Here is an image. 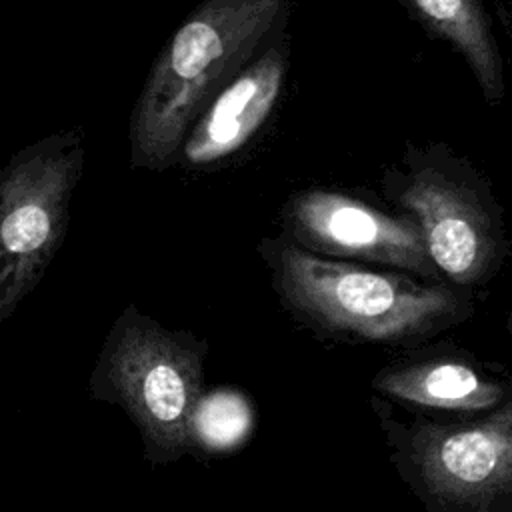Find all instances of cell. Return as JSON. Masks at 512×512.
Instances as JSON below:
<instances>
[{"label":"cell","mask_w":512,"mask_h":512,"mask_svg":"<svg viewBox=\"0 0 512 512\" xmlns=\"http://www.w3.org/2000/svg\"><path fill=\"white\" fill-rule=\"evenodd\" d=\"M290 228L314 254L352 256L438 278L412 218L384 214L344 194L310 190L288 206Z\"/></svg>","instance_id":"7"},{"label":"cell","mask_w":512,"mask_h":512,"mask_svg":"<svg viewBox=\"0 0 512 512\" xmlns=\"http://www.w3.org/2000/svg\"><path fill=\"white\" fill-rule=\"evenodd\" d=\"M84 162L86 130L76 124L26 144L0 168V326L60 250Z\"/></svg>","instance_id":"4"},{"label":"cell","mask_w":512,"mask_h":512,"mask_svg":"<svg viewBox=\"0 0 512 512\" xmlns=\"http://www.w3.org/2000/svg\"><path fill=\"white\" fill-rule=\"evenodd\" d=\"M400 204L412 214L434 268L452 284H480L498 266V222L468 186L426 168L406 182Z\"/></svg>","instance_id":"6"},{"label":"cell","mask_w":512,"mask_h":512,"mask_svg":"<svg viewBox=\"0 0 512 512\" xmlns=\"http://www.w3.org/2000/svg\"><path fill=\"white\" fill-rule=\"evenodd\" d=\"M390 442L434 512H512V400L472 422L394 428Z\"/></svg>","instance_id":"5"},{"label":"cell","mask_w":512,"mask_h":512,"mask_svg":"<svg viewBox=\"0 0 512 512\" xmlns=\"http://www.w3.org/2000/svg\"><path fill=\"white\" fill-rule=\"evenodd\" d=\"M234 400L236 398L232 394H202L192 420L194 446L204 444L210 448H222L242 432L240 428L230 426V422L246 426V410L242 404L234 406Z\"/></svg>","instance_id":"11"},{"label":"cell","mask_w":512,"mask_h":512,"mask_svg":"<svg viewBox=\"0 0 512 512\" xmlns=\"http://www.w3.org/2000/svg\"><path fill=\"white\" fill-rule=\"evenodd\" d=\"M282 0H204L154 58L128 118V166L166 170L206 104L246 66Z\"/></svg>","instance_id":"1"},{"label":"cell","mask_w":512,"mask_h":512,"mask_svg":"<svg viewBox=\"0 0 512 512\" xmlns=\"http://www.w3.org/2000/svg\"><path fill=\"white\" fill-rule=\"evenodd\" d=\"M284 78V60L270 50L236 74L188 128L176 162L206 168L238 152L268 118Z\"/></svg>","instance_id":"8"},{"label":"cell","mask_w":512,"mask_h":512,"mask_svg":"<svg viewBox=\"0 0 512 512\" xmlns=\"http://www.w3.org/2000/svg\"><path fill=\"white\" fill-rule=\"evenodd\" d=\"M410 4L468 58L484 92L498 98L502 92L500 62L478 0H410Z\"/></svg>","instance_id":"10"},{"label":"cell","mask_w":512,"mask_h":512,"mask_svg":"<svg viewBox=\"0 0 512 512\" xmlns=\"http://www.w3.org/2000/svg\"><path fill=\"white\" fill-rule=\"evenodd\" d=\"M268 262L282 300L334 334L398 344L430 336L472 314L468 298L448 286L330 260L286 240L270 246Z\"/></svg>","instance_id":"2"},{"label":"cell","mask_w":512,"mask_h":512,"mask_svg":"<svg viewBox=\"0 0 512 512\" xmlns=\"http://www.w3.org/2000/svg\"><path fill=\"white\" fill-rule=\"evenodd\" d=\"M378 392L436 410H486L506 398V388L462 360H420L376 374Z\"/></svg>","instance_id":"9"},{"label":"cell","mask_w":512,"mask_h":512,"mask_svg":"<svg viewBox=\"0 0 512 512\" xmlns=\"http://www.w3.org/2000/svg\"><path fill=\"white\" fill-rule=\"evenodd\" d=\"M508 328H510V332H512V314H510V318H508Z\"/></svg>","instance_id":"12"},{"label":"cell","mask_w":512,"mask_h":512,"mask_svg":"<svg viewBox=\"0 0 512 512\" xmlns=\"http://www.w3.org/2000/svg\"><path fill=\"white\" fill-rule=\"evenodd\" d=\"M208 344L128 304L110 326L88 378L92 400L120 406L136 424L144 460L160 466L192 452Z\"/></svg>","instance_id":"3"}]
</instances>
